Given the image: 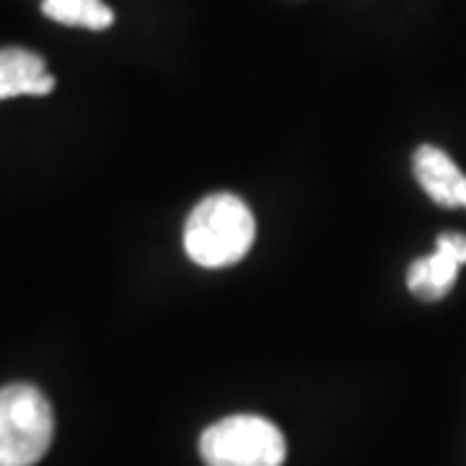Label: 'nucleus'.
Listing matches in <instances>:
<instances>
[{
	"mask_svg": "<svg viewBox=\"0 0 466 466\" xmlns=\"http://www.w3.org/2000/svg\"><path fill=\"white\" fill-rule=\"evenodd\" d=\"M257 223L249 205L231 192L210 195L189 213L184 249L195 265L218 269L241 262L254 244Z\"/></svg>",
	"mask_w": 466,
	"mask_h": 466,
	"instance_id": "nucleus-1",
	"label": "nucleus"
},
{
	"mask_svg": "<svg viewBox=\"0 0 466 466\" xmlns=\"http://www.w3.org/2000/svg\"><path fill=\"white\" fill-rule=\"evenodd\" d=\"M200 456L205 466H283L285 438L265 417L233 415L202 433Z\"/></svg>",
	"mask_w": 466,
	"mask_h": 466,
	"instance_id": "nucleus-3",
	"label": "nucleus"
},
{
	"mask_svg": "<svg viewBox=\"0 0 466 466\" xmlns=\"http://www.w3.org/2000/svg\"><path fill=\"white\" fill-rule=\"evenodd\" d=\"M45 16L66 26H84L91 32H104L115 24V14L101 0H42Z\"/></svg>",
	"mask_w": 466,
	"mask_h": 466,
	"instance_id": "nucleus-7",
	"label": "nucleus"
},
{
	"mask_svg": "<svg viewBox=\"0 0 466 466\" xmlns=\"http://www.w3.org/2000/svg\"><path fill=\"white\" fill-rule=\"evenodd\" d=\"M461 265H466V233H441L433 254L410 265L407 288L420 300L446 299Z\"/></svg>",
	"mask_w": 466,
	"mask_h": 466,
	"instance_id": "nucleus-4",
	"label": "nucleus"
},
{
	"mask_svg": "<svg viewBox=\"0 0 466 466\" xmlns=\"http://www.w3.org/2000/svg\"><path fill=\"white\" fill-rule=\"evenodd\" d=\"M55 78L47 73L45 57L24 47L0 50V101L14 96H47Z\"/></svg>",
	"mask_w": 466,
	"mask_h": 466,
	"instance_id": "nucleus-6",
	"label": "nucleus"
},
{
	"mask_svg": "<svg viewBox=\"0 0 466 466\" xmlns=\"http://www.w3.org/2000/svg\"><path fill=\"white\" fill-rule=\"evenodd\" d=\"M55 417L32 383L0 389V466H34L50 451Z\"/></svg>",
	"mask_w": 466,
	"mask_h": 466,
	"instance_id": "nucleus-2",
	"label": "nucleus"
},
{
	"mask_svg": "<svg viewBox=\"0 0 466 466\" xmlns=\"http://www.w3.org/2000/svg\"><path fill=\"white\" fill-rule=\"evenodd\" d=\"M415 177L435 205L466 208V177L446 150L420 146L415 150Z\"/></svg>",
	"mask_w": 466,
	"mask_h": 466,
	"instance_id": "nucleus-5",
	"label": "nucleus"
}]
</instances>
